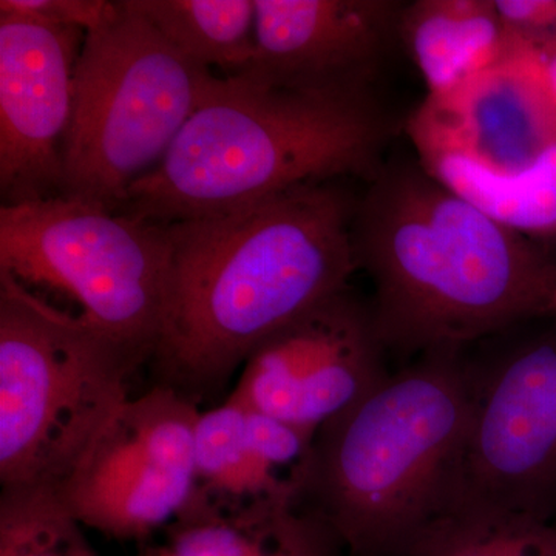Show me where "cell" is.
Returning a JSON list of instances; mask_svg holds the SVG:
<instances>
[{"label": "cell", "mask_w": 556, "mask_h": 556, "mask_svg": "<svg viewBox=\"0 0 556 556\" xmlns=\"http://www.w3.org/2000/svg\"><path fill=\"white\" fill-rule=\"evenodd\" d=\"M393 0H255V54L236 78L332 98L375 97L399 39Z\"/></svg>", "instance_id": "obj_13"}, {"label": "cell", "mask_w": 556, "mask_h": 556, "mask_svg": "<svg viewBox=\"0 0 556 556\" xmlns=\"http://www.w3.org/2000/svg\"><path fill=\"white\" fill-rule=\"evenodd\" d=\"M137 556H141V555L138 554Z\"/></svg>", "instance_id": "obj_24"}, {"label": "cell", "mask_w": 556, "mask_h": 556, "mask_svg": "<svg viewBox=\"0 0 556 556\" xmlns=\"http://www.w3.org/2000/svg\"><path fill=\"white\" fill-rule=\"evenodd\" d=\"M393 130L375 97H316L222 78L115 212L174 225L233 214L308 182H369Z\"/></svg>", "instance_id": "obj_3"}, {"label": "cell", "mask_w": 556, "mask_h": 556, "mask_svg": "<svg viewBox=\"0 0 556 556\" xmlns=\"http://www.w3.org/2000/svg\"><path fill=\"white\" fill-rule=\"evenodd\" d=\"M199 405L152 386L129 399L56 496L80 525L118 541L166 530L200 497Z\"/></svg>", "instance_id": "obj_10"}, {"label": "cell", "mask_w": 556, "mask_h": 556, "mask_svg": "<svg viewBox=\"0 0 556 556\" xmlns=\"http://www.w3.org/2000/svg\"><path fill=\"white\" fill-rule=\"evenodd\" d=\"M399 39L427 87L447 93L521 49L508 36L495 0H416L404 3Z\"/></svg>", "instance_id": "obj_16"}, {"label": "cell", "mask_w": 556, "mask_h": 556, "mask_svg": "<svg viewBox=\"0 0 556 556\" xmlns=\"http://www.w3.org/2000/svg\"><path fill=\"white\" fill-rule=\"evenodd\" d=\"M314 438L229 396L197 420L200 495L218 506L257 501L299 506Z\"/></svg>", "instance_id": "obj_14"}, {"label": "cell", "mask_w": 556, "mask_h": 556, "mask_svg": "<svg viewBox=\"0 0 556 556\" xmlns=\"http://www.w3.org/2000/svg\"><path fill=\"white\" fill-rule=\"evenodd\" d=\"M166 225L83 201L0 207V273L25 289L58 292L93 331L152 357L169 285Z\"/></svg>", "instance_id": "obj_8"}, {"label": "cell", "mask_w": 556, "mask_h": 556, "mask_svg": "<svg viewBox=\"0 0 556 556\" xmlns=\"http://www.w3.org/2000/svg\"><path fill=\"white\" fill-rule=\"evenodd\" d=\"M554 317L556 318V298H555V306H554Z\"/></svg>", "instance_id": "obj_23"}, {"label": "cell", "mask_w": 556, "mask_h": 556, "mask_svg": "<svg viewBox=\"0 0 556 556\" xmlns=\"http://www.w3.org/2000/svg\"><path fill=\"white\" fill-rule=\"evenodd\" d=\"M119 2L105 0H0V16L56 27L93 31L118 13Z\"/></svg>", "instance_id": "obj_20"}, {"label": "cell", "mask_w": 556, "mask_h": 556, "mask_svg": "<svg viewBox=\"0 0 556 556\" xmlns=\"http://www.w3.org/2000/svg\"><path fill=\"white\" fill-rule=\"evenodd\" d=\"M369 299L346 287L263 340L230 396L316 437L388 378Z\"/></svg>", "instance_id": "obj_11"}, {"label": "cell", "mask_w": 556, "mask_h": 556, "mask_svg": "<svg viewBox=\"0 0 556 556\" xmlns=\"http://www.w3.org/2000/svg\"><path fill=\"white\" fill-rule=\"evenodd\" d=\"M468 422L466 350L422 354L317 431L299 504L346 556H394L452 503Z\"/></svg>", "instance_id": "obj_4"}, {"label": "cell", "mask_w": 556, "mask_h": 556, "mask_svg": "<svg viewBox=\"0 0 556 556\" xmlns=\"http://www.w3.org/2000/svg\"><path fill=\"white\" fill-rule=\"evenodd\" d=\"M511 39L538 54L556 46V0H495Z\"/></svg>", "instance_id": "obj_21"}, {"label": "cell", "mask_w": 556, "mask_h": 556, "mask_svg": "<svg viewBox=\"0 0 556 556\" xmlns=\"http://www.w3.org/2000/svg\"><path fill=\"white\" fill-rule=\"evenodd\" d=\"M431 178L530 239L556 241V97L540 54L510 58L405 121Z\"/></svg>", "instance_id": "obj_6"}, {"label": "cell", "mask_w": 556, "mask_h": 556, "mask_svg": "<svg viewBox=\"0 0 556 556\" xmlns=\"http://www.w3.org/2000/svg\"><path fill=\"white\" fill-rule=\"evenodd\" d=\"M394 556H556V521L455 503L417 530Z\"/></svg>", "instance_id": "obj_18"}, {"label": "cell", "mask_w": 556, "mask_h": 556, "mask_svg": "<svg viewBox=\"0 0 556 556\" xmlns=\"http://www.w3.org/2000/svg\"><path fill=\"white\" fill-rule=\"evenodd\" d=\"M353 247L387 354L467 350L554 316V249L460 199L416 159L386 161L367 182Z\"/></svg>", "instance_id": "obj_2"}, {"label": "cell", "mask_w": 556, "mask_h": 556, "mask_svg": "<svg viewBox=\"0 0 556 556\" xmlns=\"http://www.w3.org/2000/svg\"><path fill=\"white\" fill-rule=\"evenodd\" d=\"M0 556H98L84 526L43 490L0 492Z\"/></svg>", "instance_id": "obj_19"}, {"label": "cell", "mask_w": 556, "mask_h": 556, "mask_svg": "<svg viewBox=\"0 0 556 556\" xmlns=\"http://www.w3.org/2000/svg\"><path fill=\"white\" fill-rule=\"evenodd\" d=\"M87 31L0 16L2 206L61 197L75 75Z\"/></svg>", "instance_id": "obj_12"}, {"label": "cell", "mask_w": 556, "mask_h": 556, "mask_svg": "<svg viewBox=\"0 0 556 556\" xmlns=\"http://www.w3.org/2000/svg\"><path fill=\"white\" fill-rule=\"evenodd\" d=\"M338 536L298 504L218 506L201 496L141 556H340Z\"/></svg>", "instance_id": "obj_15"}, {"label": "cell", "mask_w": 556, "mask_h": 556, "mask_svg": "<svg viewBox=\"0 0 556 556\" xmlns=\"http://www.w3.org/2000/svg\"><path fill=\"white\" fill-rule=\"evenodd\" d=\"M470 422L452 503L556 521V318L467 348Z\"/></svg>", "instance_id": "obj_9"}, {"label": "cell", "mask_w": 556, "mask_h": 556, "mask_svg": "<svg viewBox=\"0 0 556 556\" xmlns=\"http://www.w3.org/2000/svg\"><path fill=\"white\" fill-rule=\"evenodd\" d=\"M189 60L236 78L255 54V0H130Z\"/></svg>", "instance_id": "obj_17"}, {"label": "cell", "mask_w": 556, "mask_h": 556, "mask_svg": "<svg viewBox=\"0 0 556 556\" xmlns=\"http://www.w3.org/2000/svg\"><path fill=\"white\" fill-rule=\"evenodd\" d=\"M222 78L119 0L115 17L87 33L80 50L61 197L115 212Z\"/></svg>", "instance_id": "obj_7"}, {"label": "cell", "mask_w": 556, "mask_h": 556, "mask_svg": "<svg viewBox=\"0 0 556 556\" xmlns=\"http://www.w3.org/2000/svg\"><path fill=\"white\" fill-rule=\"evenodd\" d=\"M351 179L308 182L222 217L166 225L169 285L153 386L199 405L252 351L357 270Z\"/></svg>", "instance_id": "obj_1"}, {"label": "cell", "mask_w": 556, "mask_h": 556, "mask_svg": "<svg viewBox=\"0 0 556 556\" xmlns=\"http://www.w3.org/2000/svg\"><path fill=\"white\" fill-rule=\"evenodd\" d=\"M540 58L543 61L544 68H546L548 80H551L552 89H554L556 97V46L543 51Z\"/></svg>", "instance_id": "obj_22"}, {"label": "cell", "mask_w": 556, "mask_h": 556, "mask_svg": "<svg viewBox=\"0 0 556 556\" xmlns=\"http://www.w3.org/2000/svg\"><path fill=\"white\" fill-rule=\"evenodd\" d=\"M148 358L0 273V492L56 495Z\"/></svg>", "instance_id": "obj_5"}]
</instances>
